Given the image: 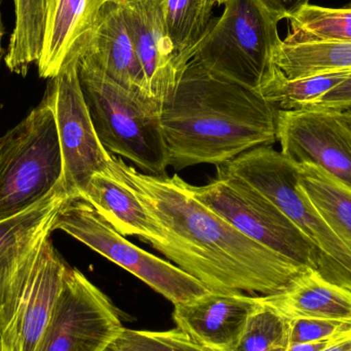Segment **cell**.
I'll list each match as a JSON object with an SVG mask.
<instances>
[{
  "instance_id": "83f0119b",
  "label": "cell",
  "mask_w": 351,
  "mask_h": 351,
  "mask_svg": "<svg viewBox=\"0 0 351 351\" xmlns=\"http://www.w3.org/2000/svg\"><path fill=\"white\" fill-rule=\"evenodd\" d=\"M351 322L333 319H288L289 346L350 335Z\"/></svg>"
},
{
  "instance_id": "d6a6232c",
  "label": "cell",
  "mask_w": 351,
  "mask_h": 351,
  "mask_svg": "<svg viewBox=\"0 0 351 351\" xmlns=\"http://www.w3.org/2000/svg\"><path fill=\"white\" fill-rule=\"evenodd\" d=\"M1 3L2 0H0V61H1L4 53L3 49H2V37H3L4 35V26L3 22H2Z\"/></svg>"
},
{
  "instance_id": "4316f807",
  "label": "cell",
  "mask_w": 351,
  "mask_h": 351,
  "mask_svg": "<svg viewBox=\"0 0 351 351\" xmlns=\"http://www.w3.org/2000/svg\"><path fill=\"white\" fill-rule=\"evenodd\" d=\"M112 346L117 351H215L202 346L179 328L169 331L123 328Z\"/></svg>"
},
{
  "instance_id": "4dcf8cb0",
  "label": "cell",
  "mask_w": 351,
  "mask_h": 351,
  "mask_svg": "<svg viewBox=\"0 0 351 351\" xmlns=\"http://www.w3.org/2000/svg\"><path fill=\"white\" fill-rule=\"evenodd\" d=\"M351 335V334H350ZM348 336L343 337L331 338V339L317 340V341L302 342V343L290 344L287 348L286 351H324L329 348L330 346L339 342L340 340L344 339Z\"/></svg>"
},
{
  "instance_id": "30bf717a",
  "label": "cell",
  "mask_w": 351,
  "mask_h": 351,
  "mask_svg": "<svg viewBox=\"0 0 351 351\" xmlns=\"http://www.w3.org/2000/svg\"><path fill=\"white\" fill-rule=\"evenodd\" d=\"M123 329L110 299L80 270L68 266L38 351H104Z\"/></svg>"
},
{
  "instance_id": "e0dca14e",
  "label": "cell",
  "mask_w": 351,
  "mask_h": 351,
  "mask_svg": "<svg viewBox=\"0 0 351 351\" xmlns=\"http://www.w3.org/2000/svg\"><path fill=\"white\" fill-rule=\"evenodd\" d=\"M82 198L123 237H139L152 245L166 239L164 229L138 196L107 170L90 178Z\"/></svg>"
},
{
  "instance_id": "ac0fdd59",
  "label": "cell",
  "mask_w": 351,
  "mask_h": 351,
  "mask_svg": "<svg viewBox=\"0 0 351 351\" xmlns=\"http://www.w3.org/2000/svg\"><path fill=\"white\" fill-rule=\"evenodd\" d=\"M260 298L286 319L351 322V291L329 282L313 268L305 269L285 290Z\"/></svg>"
},
{
  "instance_id": "7a4b0ae2",
  "label": "cell",
  "mask_w": 351,
  "mask_h": 351,
  "mask_svg": "<svg viewBox=\"0 0 351 351\" xmlns=\"http://www.w3.org/2000/svg\"><path fill=\"white\" fill-rule=\"evenodd\" d=\"M280 109L253 88L227 80L191 60L160 106L169 166L226 164L276 142Z\"/></svg>"
},
{
  "instance_id": "d590c367",
  "label": "cell",
  "mask_w": 351,
  "mask_h": 351,
  "mask_svg": "<svg viewBox=\"0 0 351 351\" xmlns=\"http://www.w3.org/2000/svg\"><path fill=\"white\" fill-rule=\"evenodd\" d=\"M215 1L218 4H224L225 2H226V0H215Z\"/></svg>"
},
{
  "instance_id": "5b68a950",
  "label": "cell",
  "mask_w": 351,
  "mask_h": 351,
  "mask_svg": "<svg viewBox=\"0 0 351 351\" xmlns=\"http://www.w3.org/2000/svg\"><path fill=\"white\" fill-rule=\"evenodd\" d=\"M64 181V164L51 94L0 137V221L21 214Z\"/></svg>"
},
{
  "instance_id": "d6986e66",
  "label": "cell",
  "mask_w": 351,
  "mask_h": 351,
  "mask_svg": "<svg viewBox=\"0 0 351 351\" xmlns=\"http://www.w3.org/2000/svg\"><path fill=\"white\" fill-rule=\"evenodd\" d=\"M105 0H49L39 77H55L73 47L92 30Z\"/></svg>"
},
{
  "instance_id": "7402d4cb",
  "label": "cell",
  "mask_w": 351,
  "mask_h": 351,
  "mask_svg": "<svg viewBox=\"0 0 351 351\" xmlns=\"http://www.w3.org/2000/svg\"><path fill=\"white\" fill-rule=\"evenodd\" d=\"M215 4V0H164L167 31L182 70L193 59L198 45L212 28Z\"/></svg>"
},
{
  "instance_id": "4fadbf2b",
  "label": "cell",
  "mask_w": 351,
  "mask_h": 351,
  "mask_svg": "<svg viewBox=\"0 0 351 351\" xmlns=\"http://www.w3.org/2000/svg\"><path fill=\"white\" fill-rule=\"evenodd\" d=\"M68 265L45 239L16 305L0 333L1 351H38L55 311Z\"/></svg>"
},
{
  "instance_id": "836d02e7",
  "label": "cell",
  "mask_w": 351,
  "mask_h": 351,
  "mask_svg": "<svg viewBox=\"0 0 351 351\" xmlns=\"http://www.w3.org/2000/svg\"><path fill=\"white\" fill-rule=\"evenodd\" d=\"M341 112L344 121H346V125H348L351 130V109H348V110L346 111H341Z\"/></svg>"
},
{
  "instance_id": "7c38bea8",
  "label": "cell",
  "mask_w": 351,
  "mask_h": 351,
  "mask_svg": "<svg viewBox=\"0 0 351 351\" xmlns=\"http://www.w3.org/2000/svg\"><path fill=\"white\" fill-rule=\"evenodd\" d=\"M276 141L294 164H311L351 190V130L341 111L278 110Z\"/></svg>"
},
{
  "instance_id": "8fae6325",
  "label": "cell",
  "mask_w": 351,
  "mask_h": 351,
  "mask_svg": "<svg viewBox=\"0 0 351 351\" xmlns=\"http://www.w3.org/2000/svg\"><path fill=\"white\" fill-rule=\"evenodd\" d=\"M71 198L63 181L35 206L0 221V333L12 321L58 213Z\"/></svg>"
},
{
  "instance_id": "8992f818",
  "label": "cell",
  "mask_w": 351,
  "mask_h": 351,
  "mask_svg": "<svg viewBox=\"0 0 351 351\" xmlns=\"http://www.w3.org/2000/svg\"><path fill=\"white\" fill-rule=\"evenodd\" d=\"M222 16L198 45L193 61L213 73L256 90L274 67L282 40L280 19L260 0H226Z\"/></svg>"
},
{
  "instance_id": "603a6c76",
  "label": "cell",
  "mask_w": 351,
  "mask_h": 351,
  "mask_svg": "<svg viewBox=\"0 0 351 351\" xmlns=\"http://www.w3.org/2000/svg\"><path fill=\"white\" fill-rule=\"evenodd\" d=\"M274 64L289 80L351 71V43H282L274 53Z\"/></svg>"
},
{
  "instance_id": "484cf974",
  "label": "cell",
  "mask_w": 351,
  "mask_h": 351,
  "mask_svg": "<svg viewBox=\"0 0 351 351\" xmlns=\"http://www.w3.org/2000/svg\"><path fill=\"white\" fill-rule=\"evenodd\" d=\"M288 346V319L260 298L259 306L250 317L232 351H286Z\"/></svg>"
},
{
  "instance_id": "cb8c5ba5",
  "label": "cell",
  "mask_w": 351,
  "mask_h": 351,
  "mask_svg": "<svg viewBox=\"0 0 351 351\" xmlns=\"http://www.w3.org/2000/svg\"><path fill=\"white\" fill-rule=\"evenodd\" d=\"M350 75L351 71H342L289 80L274 65L256 90L280 110H295L321 98Z\"/></svg>"
},
{
  "instance_id": "6da1fadb",
  "label": "cell",
  "mask_w": 351,
  "mask_h": 351,
  "mask_svg": "<svg viewBox=\"0 0 351 351\" xmlns=\"http://www.w3.org/2000/svg\"><path fill=\"white\" fill-rule=\"evenodd\" d=\"M107 171L164 229L166 239L152 247L210 292L269 296L309 268L239 232L196 199L178 175L144 174L114 156Z\"/></svg>"
},
{
  "instance_id": "d4e9b609",
  "label": "cell",
  "mask_w": 351,
  "mask_h": 351,
  "mask_svg": "<svg viewBox=\"0 0 351 351\" xmlns=\"http://www.w3.org/2000/svg\"><path fill=\"white\" fill-rule=\"evenodd\" d=\"M291 29L282 43H351L350 8H324L307 3L290 19Z\"/></svg>"
},
{
  "instance_id": "8d00e7d4",
  "label": "cell",
  "mask_w": 351,
  "mask_h": 351,
  "mask_svg": "<svg viewBox=\"0 0 351 351\" xmlns=\"http://www.w3.org/2000/svg\"><path fill=\"white\" fill-rule=\"evenodd\" d=\"M0 351H1V342H0Z\"/></svg>"
},
{
  "instance_id": "3957f363",
  "label": "cell",
  "mask_w": 351,
  "mask_h": 351,
  "mask_svg": "<svg viewBox=\"0 0 351 351\" xmlns=\"http://www.w3.org/2000/svg\"><path fill=\"white\" fill-rule=\"evenodd\" d=\"M71 51L78 56L80 88L103 147L148 175L167 176L168 152L160 106L115 82L82 49L74 47Z\"/></svg>"
},
{
  "instance_id": "1f68e13d",
  "label": "cell",
  "mask_w": 351,
  "mask_h": 351,
  "mask_svg": "<svg viewBox=\"0 0 351 351\" xmlns=\"http://www.w3.org/2000/svg\"><path fill=\"white\" fill-rule=\"evenodd\" d=\"M324 351H351V335Z\"/></svg>"
},
{
  "instance_id": "e575fe53",
  "label": "cell",
  "mask_w": 351,
  "mask_h": 351,
  "mask_svg": "<svg viewBox=\"0 0 351 351\" xmlns=\"http://www.w3.org/2000/svg\"><path fill=\"white\" fill-rule=\"evenodd\" d=\"M104 351H117V350H115V348H113L112 344H111V346H109L108 348H107L106 350H105Z\"/></svg>"
},
{
  "instance_id": "52a82bcc",
  "label": "cell",
  "mask_w": 351,
  "mask_h": 351,
  "mask_svg": "<svg viewBox=\"0 0 351 351\" xmlns=\"http://www.w3.org/2000/svg\"><path fill=\"white\" fill-rule=\"evenodd\" d=\"M56 229L121 266L174 305L195 300L208 292L175 264L128 241L82 198H71L62 206L53 223V231Z\"/></svg>"
},
{
  "instance_id": "ba28073f",
  "label": "cell",
  "mask_w": 351,
  "mask_h": 351,
  "mask_svg": "<svg viewBox=\"0 0 351 351\" xmlns=\"http://www.w3.org/2000/svg\"><path fill=\"white\" fill-rule=\"evenodd\" d=\"M217 176L206 185H189L192 195L252 241L317 270L315 247L274 202L241 178Z\"/></svg>"
},
{
  "instance_id": "f546056e",
  "label": "cell",
  "mask_w": 351,
  "mask_h": 351,
  "mask_svg": "<svg viewBox=\"0 0 351 351\" xmlns=\"http://www.w3.org/2000/svg\"><path fill=\"white\" fill-rule=\"evenodd\" d=\"M260 2L282 21L290 20L299 10L309 3V0H260Z\"/></svg>"
},
{
  "instance_id": "9a60e30c",
  "label": "cell",
  "mask_w": 351,
  "mask_h": 351,
  "mask_svg": "<svg viewBox=\"0 0 351 351\" xmlns=\"http://www.w3.org/2000/svg\"><path fill=\"white\" fill-rule=\"evenodd\" d=\"M260 305V296L208 291L204 296L174 305L177 328L215 351H232Z\"/></svg>"
},
{
  "instance_id": "9c48e42d",
  "label": "cell",
  "mask_w": 351,
  "mask_h": 351,
  "mask_svg": "<svg viewBox=\"0 0 351 351\" xmlns=\"http://www.w3.org/2000/svg\"><path fill=\"white\" fill-rule=\"evenodd\" d=\"M77 61V53L71 51L47 88L63 156L64 186L72 198H82L90 178L105 172L113 158L95 131L78 80Z\"/></svg>"
},
{
  "instance_id": "f1b7e54d",
  "label": "cell",
  "mask_w": 351,
  "mask_h": 351,
  "mask_svg": "<svg viewBox=\"0 0 351 351\" xmlns=\"http://www.w3.org/2000/svg\"><path fill=\"white\" fill-rule=\"evenodd\" d=\"M304 107L311 108L331 109V110L346 111L351 109V75L335 88L326 93L321 98ZM302 107V108H304Z\"/></svg>"
},
{
  "instance_id": "ffe728a7",
  "label": "cell",
  "mask_w": 351,
  "mask_h": 351,
  "mask_svg": "<svg viewBox=\"0 0 351 351\" xmlns=\"http://www.w3.org/2000/svg\"><path fill=\"white\" fill-rule=\"evenodd\" d=\"M296 166L299 187L351 251V190L319 167L311 164Z\"/></svg>"
},
{
  "instance_id": "2e32d148",
  "label": "cell",
  "mask_w": 351,
  "mask_h": 351,
  "mask_svg": "<svg viewBox=\"0 0 351 351\" xmlns=\"http://www.w3.org/2000/svg\"><path fill=\"white\" fill-rule=\"evenodd\" d=\"M74 47L90 56L117 84L141 98L154 101L128 31L119 0H105L92 30Z\"/></svg>"
},
{
  "instance_id": "277c9868",
  "label": "cell",
  "mask_w": 351,
  "mask_h": 351,
  "mask_svg": "<svg viewBox=\"0 0 351 351\" xmlns=\"http://www.w3.org/2000/svg\"><path fill=\"white\" fill-rule=\"evenodd\" d=\"M217 171L241 178L274 202L315 247L317 271L351 291V251L299 187L296 164L271 146H261L217 166Z\"/></svg>"
},
{
  "instance_id": "5bb4252c",
  "label": "cell",
  "mask_w": 351,
  "mask_h": 351,
  "mask_svg": "<svg viewBox=\"0 0 351 351\" xmlns=\"http://www.w3.org/2000/svg\"><path fill=\"white\" fill-rule=\"evenodd\" d=\"M132 43L158 106L170 98L183 74L167 31L164 0H119Z\"/></svg>"
},
{
  "instance_id": "44dd1931",
  "label": "cell",
  "mask_w": 351,
  "mask_h": 351,
  "mask_svg": "<svg viewBox=\"0 0 351 351\" xmlns=\"http://www.w3.org/2000/svg\"><path fill=\"white\" fill-rule=\"evenodd\" d=\"M49 0H14V30L10 35L6 67L12 73L25 76L36 65L43 51Z\"/></svg>"
}]
</instances>
